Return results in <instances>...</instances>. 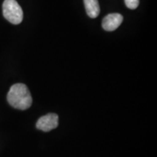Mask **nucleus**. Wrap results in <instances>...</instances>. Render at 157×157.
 Returning <instances> with one entry per match:
<instances>
[{"instance_id":"nucleus-1","label":"nucleus","mask_w":157,"mask_h":157,"mask_svg":"<svg viewBox=\"0 0 157 157\" xmlns=\"http://www.w3.org/2000/svg\"><path fill=\"white\" fill-rule=\"evenodd\" d=\"M11 106L19 110H26L32 104V97L29 88L24 84H13L10 89L7 97Z\"/></svg>"},{"instance_id":"nucleus-2","label":"nucleus","mask_w":157,"mask_h":157,"mask_svg":"<svg viewBox=\"0 0 157 157\" xmlns=\"http://www.w3.org/2000/svg\"><path fill=\"white\" fill-rule=\"evenodd\" d=\"M2 12L5 18L10 23L17 25L22 22L23 10L16 0H5L2 5Z\"/></svg>"},{"instance_id":"nucleus-3","label":"nucleus","mask_w":157,"mask_h":157,"mask_svg":"<svg viewBox=\"0 0 157 157\" xmlns=\"http://www.w3.org/2000/svg\"><path fill=\"white\" fill-rule=\"evenodd\" d=\"M58 125V116L56 113H48L39 118L36 122V128L44 132L56 129Z\"/></svg>"},{"instance_id":"nucleus-4","label":"nucleus","mask_w":157,"mask_h":157,"mask_svg":"<svg viewBox=\"0 0 157 157\" xmlns=\"http://www.w3.org/2000/svg\"><path fill=\"white\" fill-rule=\"evenodd\" d=\"M123 21V16L119 13L107 15L102 21V27L107 31H113L119 27Z\"/></svg>"},{"instance_id":"nucleus-5","label":"nucleus","mask_w":157,"mask_h":157,"mask_svg":"<svg viewBox=\"0 0 157 157\" xmlns=\"http://www.w3.org/2000/svg\"><path fill=\"white\" fill-rule=\"evenodd\" d=\"M84 7L88 16L91 18H95L100 14L101 8L98 0H84Z\"/></svg>"},{"instance_id":"nucleus-6","label":"nucleus","mask_w":157,"mask_h":157,"mask_svg":"<svg viewBox=\"0 0 157 157\" xmlns=\"http://www.w3.org/2000/svg\"><path fill=\"white\" fill-rule=\"evenodd\" d=\"M127 8L130 10L136 9L139 5V0H124Z\"/></svg>"}]
</instances>
